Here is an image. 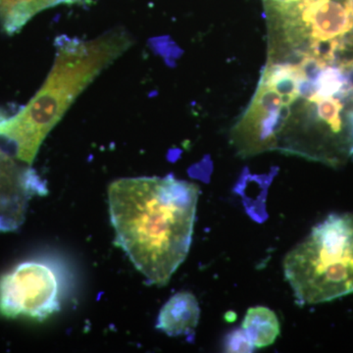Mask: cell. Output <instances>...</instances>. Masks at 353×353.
Listing matches in <instances>:
<instances>
[{
  "label": "cell",
  "instance_id": "cell-1",
  "mask_svg": "<svg viewBox=\"0 0 353 353\" xmlns=\"http://www.w3.org/2000/svg\"><path fill=\"white\" fill-rule=\"evenodd\" d=\"M199 185L169 175L116 180L109 212L116 245L148 283L163 287L189 254Z\"/></svg>",
  "mask_w": 353,
  "mask_h": 353
},
{
  "label": "cell",
  "instance_id": "cell-2",
  "mask_svg": "<svg viewBox=\"0 0 353 353\" xmlns=\"http://www.w3.org/2000/svg\"><path fill=\"white\" fill-rule=\"evenodd\" d=\"M132 43L124 28L90 41L58 37L54 64L38 94L13 115L0 110V146L23 163H34L44 139L79 95Z\"/></svg>",
  "mask_w": 353,
  "mask_h": 353
},
{
  "label": "cell",
  "instance_id": "cell-3",
  "mask_svg": "<svg viewBox=\"0 0 353 353\" xmlns=\"http://www.w3.org/2000/svg\"><path fill=\"white\" fill-rule=\"evenodd\" d=\"M268 60L310 57L336 64L353 46V0L264 1Z\"/></svg>",
  "mask_w": 353,
  "mask_h": 353
},
{
  "label": "cell",
  "instance_id": "cell-4",
  "mask_svg": "<svg viewBox=\"0 0 353 353\" xmlns=\"http://www.w3.org/2000/svg\"><path fill=\"white\" fill-rule=\"evenodd\" d=\"M284 275L299 305L353 294V212L332 213L284 259Z\"/></svg>",
  "mask_w": 353,
  "mask_h": 353
},
{
  "label": "cell",
  "instance_id": "cell-5",
  "mask_svg": "<svg viewBox=\"0 0 353 353\" xmlns=\"http://www.w3.org/2000/svg\"><path fill=\"white\" fill-rule=\"evenodd\" d=\"M59 294L54 269L46 262L28 260L0 277V315L43 321L59 311Z\"/></svg>",
  "mask_w": 353,
  "mask_h": 353
},
{
  "label": "cell",
  "instance_id": "cell-6",
  "mask_svg": "<svg viewBox=\"0 0 353 353\" xmlns=\"http://www.w3.org/2000/svg\"><path fill=\"white\" fill-rule=\"evenodd\" d=\"M48 192L46 181L32 165L23 163L0 146V233L19 229L32 199Z\"/></svg>",
  "mask_w": 353,
  "mask_h": 353
},
{
  "label": "cell",
  "instance_id": "cell-7",
  "mask_svg": "<svg viewBox=\"0 0 353 353\" xmlns=\"http://www.w3.org/2000/svg\"><path fill=\"white\" fill-rule=\"evenodd\" d=\"M201 317L196 297L189 292H181L164 304L158 315L157 328L170 336L194 334Z\"/></svg>",
  "mask_w": 353,
  "mask_h": 353
},
{
  "label": "cell",
  "instance_id": "cell-8",
  "mask_svg": "<svg viewBox=\"0 0 353 353\" xmlns=\"http://www.w3.org/2000/svg\"><path fill=\"white\" fill-rule=\"evenodd\" d=\"M85 0H0V25L7 34H17L37 14L46 9Z\"/></svg>",
  "mask_w": 353,
  "mask_h": 353
},
{
  "label": "cell",
  "instance_id": "cell-9",
  "mask_svg": "<svg viewBox=\"0 0 353 353\" xmlns=\"http://www.w3.org/2000/svg\"><path fill=\"white\" fill-rule=\"evenodd\" d=\"M243 329L255 348L273 345L281 333L280 323L275 312L264 306L248 309Z\"/></svg>",
  "mask_w": 353,
  "mask_h": 353
},
{
  "label": "cell",
  "instance_id": "cell-10",
  "mask_svg": "<svg viewBox=\"0 0 353 353\" xmlns=\"http://www.w3.org/2000/svg\"><path fill=\"white\" fill-rule=\"evenodd\" d=\"M254 348L243 328L234 330L225 339L224 350L226 352H252Z\"/></svg>",
  "mask_w": 353,
  "mask_h": 353
},
{
  "label": "cell",
  "instance_id": "cell-11",
  "mask_svg": "<svg viewBox=\"0 0 353 353\" xmlns=\"http://www.w3.org/2000/svg\"><path fill=\"white\" fill-rule=\"evenodd\" d=\"M264 1H278V0H264Z\"/></svg>",
  "mask_w": 353,
  "mask_h": 353
}]
</instances>
